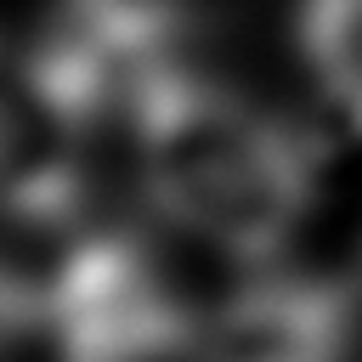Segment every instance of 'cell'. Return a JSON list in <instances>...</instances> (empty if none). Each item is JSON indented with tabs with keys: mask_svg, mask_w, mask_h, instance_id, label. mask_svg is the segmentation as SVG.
Returning <instances> with one entry per match:
<instances>
[{
	"mask_svg": "<svg viewBox=\"0 0 362 362\" xmlns=\"http://www.w3.org/2000/svg\"><path fill=\"white\" fill-rule=\"evenodd\" d=\"M136 175L164 221L249 266L283 255L322 187L317 141L187 57L164 62L124 102Z\"/></svg>",
	"mask_w": 362,
	"mask_h": 362,
	"instance_id": "cell-1",
	"label": "cell"
},
{
	"mask_svg": "<svg viewBox=\"0 0 362 362\" xmlns=\"http://www.w3.org/2000/svg\"><path fill=\"white\" fill-rule=\"evenodd\" d=\"M34 328L57 362H181L198 311L141 232L85 226L34 283Z\"/></svg>",
	"mask_w": 362,
	"mask_h": 362,
	"instance_id": "cell-2",
	"label": "cell"
},
{
	"mask_svg": "<svg viewBox=\"0 0 362 362\" xmlns=\"http://www.w3.org/2000/svg\"><path fill=\"white\" fill-rule=\"evenodd\" d=\"M362 339V288L322 272L255 266L198 311V362H351Z\"/></svg>",
	"mask_w": 362,
	"mask_h": 362,
	"instance_id": "cell-3",
	"label": "cell"
},
{
	"mask_svg": "<svg viewBox=\"0 0 362 362\" xmlns=\"http://www.w3.org/2000/svg\"><path fill=\"white\" fill-rule=\"evenodd\" d=\"M300 57L322 96L362 130V0H300Z\"/></svg>",
	"mask_w": 362,
	"mask_h": 362,
	"instance_id": "cell-4",
	"label": "cell"
},
{
	"mask_svg": "<svg viewBox=\"0 0 362 362\" xmlns=\"http://www.w3.org/2000/svg\"><path fill=\"white\" fill-rule=\"evenodd\" d=\"M23 328H34V283L0 266V351H6Z\"/></svg>",
	"mask_w": 362,
	"mask_h": 362,
	"instance_id": "cell-5",
	"label": "cell"
}]
</instances>
